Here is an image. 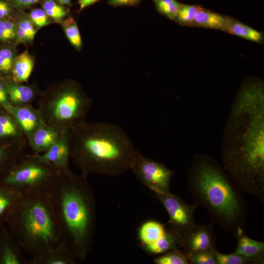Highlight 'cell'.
Segmentation results:
<instances>
[{"label":"cell","mask_w":264,"mask_h":264,"mask_svg":"<svg viewBox=\"0 0 264 264\" xmlns=\"http://www.w3.org/2000/svg\"><path fill=\"white\" fill-rule=\"evenodd\" d=\"M222 166L242 191L264 203V83L248 77L230 108L221 147Z\"/></svg>","instance_id":"obj_1"},{"label":"cell","mask_w":264,"mask_h":264,"mask_svg":"<svg viewBox=\"0 0 264 264\" xmlns=\"http://www.w3.org/2000/svg\"><path fill=\"white\" fill-rule=\"evenodd\" d=\"M186 175L188 189L195 203L206 210L213 225L235 238L244 232L248 215L247 201L216 158L195 154Z\"/></svg>","instance_id":"obj_2"},{"label":"cell","mask_w":264,"mask_h":264,"mask_svg":"<svg viewBox=\"0 0 264 264\" xmlns=\"http://www.w3.org/2000/svg\"><path fill=\"white\" fill-rule=\"evenodd\" d=\"M88 177L60 171L47 191L61 241L81 262L91 250L96 221L95 195Z\"/></svg>","instance_id":"obj_3"},{"label":"cell","mask_w":264,"mask_h":264,"mask_svg":"<svg viewBox=\"0 0 264 264\" xmlns=\"http://www.w3.org/2000/svg\"><path fill=\"white\" fill-rule=\"evenodd\" d=\"M70 156L81 173L115 176L130 170L136 151L120 126L83 121L68 132Z\"/></svg>","instance_id":"obj_4"},{"label":"cell","mask_w":264,"mask_h":264,"mask_svg":"<svg viewBox=\"0 0 264 264\" xmlns=\"http://www.w3.org/2000/svg\"><path fill=\"white\" fill-rule=\"evenodd\" d=\"M7 223L31 264L61 241L47 192L22 194Z\"/></svg>","instance_id":"obj_5"},{"label":"cell","mask_w":264,"mask_h":264,"mask_svg":"<svg viewBox=\"0 0 264 264\" xmlns=\"http://www.w3.org/2000/svg\"><path fill=\"white\" fill-rule=\"evenodd\" d=\"M37 103L44 121L62 132L85 121L92 100L77 81L66 79L48 85Z\"/></svg>","instance_id":"obj_6"},{"label":"cell","mask_w":264,"mask_h":264,"mask_svg":"<svg viewBox=\"0 0 264 264\" xmlns=\"http://www.w3.org/2000/svg\"><path fill=\"white\" fill-rule=\"evenodd\" d=\"M59 173L36 155L25 153L0 176V185L15 188L22 194L47 192Z\"/></svg>","instance_id":"obj_7"},{"label":"cell","mask_w":264,"mask_h":264,"mask_svg":"<svg viewBox=\"0 0 264 264\" xmlns=\"http://www.w3.org/2000/svg\"><path fill=\"white\" fill-rule=\"evenodd\" d=\"M130 170L143 185L154 194L171 192L170 182L176 172L162 163L146 157L136 151Z\"/></svg>","instance_id":"obj_8"},{"label":"cell","mask_w":264,"mask_h":264,"mask_svg":"<svg viewBox=\"0 0 264 264\" xmlns=\"http://www.w3.org/2000/svg\"><path fill=\"white\" fill-rule=\"evenodd\" d=\"M163 206L169 218V227L180 236L197 225L194 213L198 206L196 203L188 204L177 195L171 192L167 194H154Z\"/></svg>","instance_id":"obj_9"},{"label":"cell","mask_w":264,"mask_h":264,"mask_svg":"<svg viewBox=\"0 0 264 264\" xmlns=\"http://www.w3.org/2000/svg\"><path fill=\"white\" fill-rule=\"evenodd\" d=\"M213 224H197L181 236L180 250L185 254L216 250L217 238L213 232Z\"/></svg>","instance_id":"obj_10"},{"label":"cell","mask_w":264,"mask_h":264,"mask_svg":"<svg viewBox=\"0 0 264 264\" xmlns=\"http://www.w3.org/2000/svg\"><path fill=\"white\" fill-rule=\"evenodd\" d=\"M9 103L14 106L31 105L38 98L41 91L36 84L25 85L11 77L1 79Z\"/></svg>","instance_id":"obj_11"},{"label":"cell","mask_w":264,"mask_h":264,"mask_svg":"<svg viewBox=\"0 0 264 264\" xmlns=\"http://www.w3.org/2000/svg\"><path fill=\"white\" fill-rule=\"evenodd\" d=\"M69 131H62L57 140L46 152L35 155L57 168L60 172L70 170L69 163L70 158Z\"/></svg>","instance_id":"obj_12"},{"label":"cell","mask_w":264,"mask_h":264,"mask_svg":"<svg viewBox=\"0 0 264 264\" xmlns=\"http://www.w3.org/2000/svg\"><path fill=\"white\" fill-rule=\"evenodd\" d=\"M9 228H0V264H31Z\"/></svg>","instance_id":"obj_13"},{"label":"cell","mask_w":264,"mask_h":264,"mask_svg":"<svg viewBox=\"0 0 264 264\" xmlns=\"http://www.w3.org/2000/svg\"><path fill=\"white\" fill-rule=\"evenodd\" d=\"M7 112L14 118L26 139L44 122L39 110L32 105L21 106L11 105Z\"/></svg>","instance_id":"obj_14"},{"label":"cell","mask_w":264,"mask_h":264,"mask_svg":"<svg viewBox=\"0 0 264 264\" xmlns=\"http://www.w3.org/2000/svg\"><path fill=\"white\" fill-rule=\"evenodd\" d=\"M61 132L44 122L27 139L33 154L46 152L58 139Z\"/></svg>","instance_id":"obj_15"},{"label":"cell","mask_w":264,"mask_h":264,"mask_svg":"<svg viewBox=\"0 0 264 264\" xmlns=\"http://www.w3.org/2000/svg\"><path fill=\"white\" fill-rule=\"evenodd\" d=\"M25 137L0 141V176L25 153Z\"/></svg>","instance_id":"obj_16"},{"label":"cell","mask_w":264,"mask_h":264,"mask_svg":"<svg viewBox=\"0 0 264 264\" xmlns=\"http://www.w3.org/2000/svg\"><path fill=\"white\" fill-rule=\"evenodd\" d=\"M233 18L202 7L196 15L191 27L225 32Z\"/></svg>","instance_id":"obj_17"},{"label":"cell","mask_w":264,"mask_h":264,"mask_svg":"<svg viewBox=\"0 0 264 264\" xmlns=\"http://www.w3.org/2000/svg\"><path fill=\"white\" fill-rule=\"evenodd\" d=\"M236 238L238 245L234 253L254 260L257 264L264 263V242L249 238L244 232Z\"/></svg>","instance_id":"obj_18"},{"label":"cell","mask_w":264,"mask_h":264,"mask_svg":"<svg viewBox=\"0 0 264 264\" xmlns=\"http://www.w3.org/2000/svg\"><path fill=\"white\" fill-rule=\"evenodd\" d=\"M77 260L72 251L61 241L35 261L33 264H75Z\"/></svg>","instance_id":"obj_19"},{"label":"cell","mask_w":264,"mask_h":264,"mask_svg":"<svg viewBox=\"0 0 264 264\" xmlns=\"http://www.w3.org/2000/svg\"><path fill=\"white\" fill-rule=\"evenodd\" d=\"M16 27L15 44L25 45L32 44L35 36L38 31L35 28L28 13L18 11L14 20Z\"/></svg>","instance_id":"obj_20"},{"label":"cell","mask_w":264,"mask_h":264,"mask_svg":"<svg viewBox=\"0 0 264 264\" xmlns=\"http://www.w3.org/2000/svg\"><path fill=\"white\" fill-rule=\"evenodd\" d=\"M22 195L15 188L0 185V228L7 223Z\"/></svg>","instance_id":"obj_21"},{"label":"cell","mask_w":264,"mask_h":264,"mask_svg":"<svg viewBox=\"0 0 264 264\" xmlns=\"http://www.w3.org/2000/svg\"><path fill=\"white\" fill-rule=\"evenodd\" d=\"M180 235L169 228L164 235L155 242L141 246L149 254L161 255L172 250H180Z\"/></svg>","instance_id":"obj_22"},{"label":"cell","mask_w":264,"mask_h":264,"mask_svg":"<svg viewBox=\"0 0 264 264\" xmlns=\"http://www.w3.org/2000/svg\"><path fill=\"white\" fill-rule=\"evenodd\" d=\"M34 66L33 57L25 50L16 57L11 68L10 77L16 81L27 82Z\"/></svg>","instance_id":"obj_23"},{"label":"cell","mask_w":264,"mask_h":264,"mask_svg":"<svg viewBox=\"0 0 264 264\" xmlns=\"http://www.w3.org/2000/svg\"><path fill=\"white\" fill-rule=\"evenodd\" d=\"M225 32L260 44H263L264 42L263 32L234 18L228 25Z\"/></svg>","instance_id":"obj_24"},{"label":"cell","mask_w":264,"mask_h":264,"mask_svg":"<svg viewBox=\"0 0 264 264\" xmlns=\"http://www.w3.org/2000/svg\"><path fill=\"white\" fill-rule=\"evenodd\" d=\"M164 225L155 220L144 222L138 232V239L141 245H150L157 241L166 232Z\"/></svg>","instance_id":"obj_25"},{"label":"cell","mask_w":264,"mask_h":264,"mask_svg":"<svg viewBox=\"0 0 264 264\" xmlns=\"http://www.w3.org/2000/svg\"><path fill=\"white\" fill-rule=\"evenodd\" d=\"M25 137L12 116L6 110H0V141Z\"/></svg>","instance_id":"obj_26"},{"label":"cell","mask_w":264,"mask_h":264,"mask_svg":"<svg viewBox=\"0 0 264 264\" xmlns=\"http://www.w3.org/2000/svg\"><path fill=\"white\" fill-rule=\"evenodd\" d=\"M15 43L0 44V77H10L13 62L17 56Z\"/></svg>","instance_id":"obj_27"},{"label":"cell","mask_w":264,"mask_h":264,"mask_svg":"<svg viewBox=\"0 0 264 264\" xmlns=\"http://www.w3.org/2000/svg\"><path fill=\"white\" fill-rule=\"evenodd\" d=\"M42 9L54 22L61 23L68 14V10L54 0H42Z\"/></svg>","instance_id":"obj_28"},{"label":"cell","mask_w":264,"mask_h":264,"mask_svg":"<svg viewBox=\"0 0 264 264\" xmlns=\"http://www.w3.org/2000/svg\"><path fill=\"white\" fill-rule=\"evenodd\" d=\"M64 32L74 47L80 50L83 46V42L78 25L74 19L69 16L61 23Z\"/></svg>","instance_id":"obj_29"},{"label":"cell","mask_w":264,"mask_h":264,"mask_svg":"<svg viewBox=\"0 0 264 264\" xmlns=\"http://www.w3.org/2000/svg\"><path fill=\"white\" fill-rule=\"evenodd\" d=\"M202 7L197 4L181 3L174 21L181 26H191L196 15Z\"/></svg>","instance_id":"obj_30"},{"label":"cell","mask_w":264,"mask_h":264,"mask_svg":"<svg viewBox=\"0 0 264 264\" xmlns=\"http://www.w3.org/2000/svg\"><path fill=\"white\" fill-rule=\"evenodd\" d=\"M157 11L170 20L174 21L181 3L176 0H153Z\"/></svg>","instance_id":"obj_31"},{"label":"cell","mask_w":264,"mask_h":264,"mask_svg":"<svg viewBox=\"0 0 264 264\" xmlns=\"http://www.w3.org/2000/svg\"><path fill=\"white\" fill-rule=\"evenodd\" d=\"M156 264H189L185 255L180 249H174L162 254L154 259Z\"/></svg>","instance_id":"obj_32"},{"label":"cell","mask_w":264,"mask_h":264,"mask_svg":"<svg viewBox=\"0 0 264 264\" xmlns=\"http://www.w3.org/2000/svg\"><path fill=\"white\" fill-rule=\"evenodd\" d=\"M217 264H257L253 259L234 253L226 254L215 251Z\"/></svg>","instance_id":"obj_33"},{"label":"cell","mask_w":264,"mask_h":264,"mask_svg":"<svg viewBox=\"0 0 264 264\" xmlns=\"http://www.w3.org/2000/svg\"><path fill=\"white\" fill-rule=\"evenodd\" d=\"M16 27L14 21L0 20V44L15 43Z\"/></svg>","instance_id":"obj_34"},{"label":"cell","mask_w":264,"mask_h":264,"mask_svg":"<svg viewBox=\"0 0 264 264\" xmlns=\"http://www.w3.org/2000/svg\"><path fill=\"white\" fill-rule=\"evenodd\" d=\"M28 13L37 31L44 26L54 23L42 8H33Z\"/></svg>","instance_id":"obj_35"},{"label":"cell","mask_w":264,"mask_h":264,"mask_svg":"<svg viewBox=\"0 0 264 264\" xmlns=\"http://www.w3.org/2000/svg\"><path fill=\"white\" fill-rule=\"evenodd\" d=\"M215 251L198 252L187 254L185 256L187 258L189 264H217Z\"/></svg>","instance_id":"obj_36"},{"label":"cell","mask_w":264,"mask_h":264,"mask_svg":"<svg viewBox=\"0 0 264 264\" xmlns=\"http://www.w3.org/2000/svg\"><path fill=\"white\" fill-rule=\"evenodd\" d=\"M17 12L5 0H0V20H8L13 21Z\"/></svg>","instance_id":"obj_37"},{"label":"cell","mask_w":264,"mask_h":264,"mask_svg":"<svg viewBox=\"0 0 264 264\" xmlns=\"http://www.w3.org/2000/svg\"><path fill=\"white\" fill-rule=\"evenodd\" d=\"M15 10L24 11L37 3L41 0H5Z\"/></svg>","instance_id":"obj_38"},{"label":"cell","mask_w":264,"mask_h":264,"mask_svg":"<svg viewBox=\"0 0 264 264\" xmlns=\"http://www.w3.org/2000/svg\"><path fill=\"white\" fill-rule=\"evenodd\" d=\"M10 105L1 79L0 78V107L7 111Z\"/></svg>","instance_id":"obj_39"},{"label":"cell","mask_w":264,"mask_h":264,"mask_svg":"<svg viewBox=\"0 0 264 264\" xmlns=\"http://www.w3.org/2000/svg\"><path fill=\"white\" fill-rule=\"evenodd\" d=\"M142 0H108V3L113 6H136Z\"/></svg>","instance_id":"obj_40"},{"label":"cell","mask_w":264,"mask_h":264,"mask_svg":"<svg viewBox=\"0 0 264 264\" xmlns=\"http://www.w3.org/2000/svg\"><path fill=\"white\" fill-rule=\"evenodd\" d=\"M99 0H78L80 8L79 10H82L84 8L88 6Z\"/></svg>","instance_id":"obj_41"},{"label":"cell","mask_w":264,"mask_h":264,"mask_svg":"<svg viewBox=\"0 0 264 264\" xmlns=\"http://www.w3.org/2000/svg\"><path fill=\"white\" fill-rule=\"evenodd\" d=\"M58 2V3L62 4V5H67L69 6H71V0H54Z\"/></svg>","instance_id":"obj_42"},{"label":"cell","mask_w":264,"mask_h":264,"mask_svg":"<svg viewBox=\"0 0 264 264\" xmlns=\"http://www.w3.org/2000/svg\"><path fill=\"white\" fill-rule=\"evenodd\" d=\"M0 79H1L0 77Z\"/></svg>","instance_id":"obj_43"},{"label":"cell","mask_w":264,"mask_h":264,"mask_svg":"<svg viewBox=\"0 0 264 264\" xmlns=\"http://www.w3.org/2000/svg\"></svg>","instance_id":"obj_44"}]
</instances>
